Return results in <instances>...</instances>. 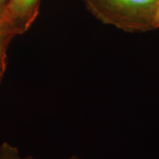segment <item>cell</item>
<instances>
[{"label":"cell","instance_id":"cell-1","mask_svg":"<svg viewBox=\"0 0 159 159\" xmlns=\"http://www.w3.org/2000/svg\"><path fill=\"white\" fill-rule=\"evenodd\" d=\"M159 0H89L101 21L127 33L156 30L155 14Z\"/></svg>","mask_w":159,"mask_h":159},{"label":"cell","instance_id":"cell-2","mask_svg":"<svg viewBox=\"0 0 159 159\" xmlns=\"http://www.w3.org/2000/svg\"><path fill=\"white\" fill-rule=\"evenodd\" d=\"M0 159H35L34 157L27 156L21 157L17 148L7 142L0 145Z\"/></svg>","mask_w":159,"mask_h":159},{"label":"cell","instance_id":"cell-3","mask_svg":"<svg viewBox=\"0 0 159 159\" xmlns=\"http://www.w3.org/2000/svg\"><path fill=\"white\" fill-rule=\"evenodd\" d=\"M35 1L36 0H14L16 7L21 10L29 8Z\"/></svg>","mask_w":159,"mask_h":159},{"label":"cell","instance_id":"cell-4","mask_svg":"<svg viewBox=\"0 0 159 159\" xmlns=\"http://www.w3.org/2000/svg\"><path fill=\"white\" fill-rule=\"evenodd\" d=\"M155 28H159V2L157 6V8L156 11V14H155V21H154Z\"/></svg>","mask_w":159,"mask_h":159},{"label":"cell","instance_id":"cell-5","mask_svg":"<svg viewBox=\"0 0 159 159\" xmlns=\"http://www.w3.org/2000/svg\"><path fill=\"white\" fill-rule=\"evenodd\" d=\"M5 64L3 62L0 63V83H1L2 78L4 71H5Z\"/></svg>","mask_w":159,"mask_h":159},{"label":"cell","instance_id":"cell-6","mask_svg":"<svg viewBox=\"0 0 159 159\" xmlns=\"http://www.w3.org/2000/svg\"><path fill=\"white\" fill-rule=\"evenodd\" d=\"M2 39L0 38V63L3 62L2 59Z\"/></svg>","mask_w":159,"mask_h":159},{"label":"cell","instance_id":"cell-7","mask_svg":"<svg viewBox=\"0 0 159 159\" xmlns=\"http://www.w3.org/2000/svg\"><path fill=\"white\" fill-rule=\"evenodd\" d=\"M66 159H81L80 158H79V157H77L76 156H72L71 157H69V158H66Z\"/></svg>","mask_w":159,"mask_h":159},{"label":"cell","instance_id":"cell-8","mask_svg":"<svg viewBox=\"0 0 159 159\" xmlns=\"http://www.w3.org/2000/svg\"><path fill=\"white\" fill-rule=\"evenodd\" d=\"M2 32V22H0V33Z\"/></svg>","mask_w":159,"mask_h":159},{"label":"cell","instance_id":"cell-9","mask_svg":"<svg viewBox=\"0 0 159 159\" xmlns=\"http://www.w3.org/2000/svg\"><path fill=\"white\" fill-rule=\"evenodd\" d=\"M2 2V0H0V3H1Z\"/></svg>","mask_w":159,"mask_h":159}]
</instances>
